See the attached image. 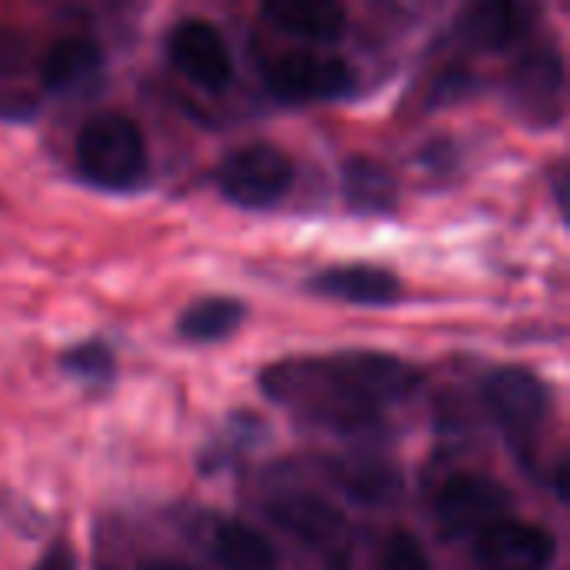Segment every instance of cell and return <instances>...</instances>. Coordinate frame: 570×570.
<instances>
[{
    "instance_id": "11",
    "label": "cell",
    "mask_w": 570,
    "mask_h": 570,
    "mask_svg": "<svg viewBox=\"0 0 570 570\" xmlns=\"http://www.w3.org/2000/svg\"><path fill=\"white\" fill-rule=\"evenodd\" d=\"M307 291L314 297H331L357 307H387L404 297V284L394 271L377 264H341L324 267L307 281Z\"/></svg>"
},
{
    "instance_id": "17",
    "label": "cell",
    "mask_w": 570,
    "mask_h": 570,
    "mask_svg": "<svg viewBox=\"0 0 570 570\" xmlns=\"http://www.w3.org/2000/svg\"><path fill=\"white\" fill-rule=\"evenodd\" d=\"M247 317L244 301L237 297H200L177 317V334L190 344L227 341Z\"/></svg>"
},
{
    "instance_id": "1",
    "label": "cell",
    "mask_w": 570,
    "mask_h": 570,
    "mask_svg": "<svg viewBox=\"0 0 570 570\" xmlns=\"http://www.w3.org/2000/svg\"><path fill=\"white\" fill-rule=\"evenodd\" d=\"M417 384V367L381 351L287 357L261 371V387L274 404L324 431L371 428L387 404L411 397Z\"/></svg>"
},
{
    "instance_id": "8",
    "label": "cell",
    "mask_w": 570,
    "mask_h": 570,
    "mask_svg": "<svg viewBox=\"0 0 570 570\" xmlns=\"http://www.w3.org/2000/svg\"><path fill=\"white\" fill-rule=\"evenodd\" d=\"M167 57L174 70L200 90H224L234 77L230 47L207 17H184L174 23L167 37Z\"/></svg>"
},
{
    "instance_id": "3",
    "label": "cell",
    "mask_w": 570,
    "mask_h": 570,
    "mask_svg": "<svg viewBox=\"0 0 570 570\" xmlns=\"http://www.w3.org/2000/svg\"><path fill=\"white\" fill-rule=\"evenodd\" d=\"M294 160L287 150H281L277 144H244L237 150H230L220 167H217V187L220 194L247 210H267L274 204H281L291 187H294Z\"/></svg>"
},
{
    "instance_id": "13",
    "label": "cell",
    "mask_w": 570,
    "mask_h": 570,
    "mask_svg": "<svg viewBox=\"0 0 570 570\" xmlns=\"http://www.w3.org/2000/svg\"><path fill=\"white\" fill-rule=\"evenodd\" d=\"M104 67V50L94 37L70 33L53 40L40 57V83L53 94H73L90 87Z\"/></svg>"
},
{
    "instance_id": "12",
    "label": "cell",
    "mask_w": 570,
    "mask_h": 570,
    "mask_svg": "<svg viewBox=\"0 0 570 570\" xmlns=\"http://www.w3.org/2000/svg\"><path fill=\"white\" fill-rule=\"evenodd\" d=\"M538 10L528 3H474L458 17V37L481 50H504L528 37Z\"/></svg>"
},
{
    "instance_id": "19",
    "label": "cell",
    "mask_w": 570,
    "mask_h": 570,
    "mask_svg": "<svg viewBox=\"0 0 570 570\" xmlns=\"http://www.w3.org/2000/svg\"><path fill=\"white\" fill-rule=\"evenodd\" d=\"M60 367L77 381L110 384L117 374V357L104 341H83V344H73L70 351L60 354Z\"/></svg>"
},
{
    "instance_id": "18",
    "label": "cell",
    "mask_w": 570,
    "mask_h": 570,
    "mask_svg": "<svg viewBox=\"0 0 570 570\" xmlns=\"http://www.w3.org/2000/svg\"><path fill=\"white\" fill-rule=\"evenodd\" d=\"M331 471H334L337 488L357 504L384 508V504L397 501V494H401V474L384 461H357L354 458V461L334 464Z\"/></svg>"
},
{
    "instance_id": "14",
    "label": "cell",
    "mask_w": 570,
    "mask_h": 570,
    "mask_svg": "<svg viewBox=\"0 0 570 570\" xmlns=\"http://www.w3.org/2000/svg\"><path fill=\"white\" fill-rule=\"evenodd\" d=\"M207 551L224 570H277L281 558L277 548L250 528L247 521L237 518H214L207 528Z\"/></svg>"
},
{
    "instance_id": "16",
    "label": "cell",
    "mask_w": 570,
    "mask_h": 570,
    "mask_svg": "<svg viewBox=\"0 0 570 570\" xmlns=\"http://www.w3.org/2000/svg\"><path fill=\"white\" fill-rule=\"evenodd\" d=\"M344 200L357 214H391L397 207V177L374 157H351L344 164Z\"/></svg>"
},
{
    "instance_id": "7",
    "label": "cell",
    "mask_w": 570,
    "mask_h": 570,
    "mask_svg": "<svg viewBox=\"0 0 570 570\" xmlns=\"http://www.w3.org/2000/svg\"><path fill=\"white\" fill-rule=\"evenodd\" d=\"M511 110L534 124L551 127L564 117V60L558 50H528L504 80Z\"/></svg>"
},
{
    "instance_id": "15",
    "label": "cell",
    "mask_w": 570,
    "mask_h": 570,
    "mask_svg": "<svg viewBox=\"0 0 570 570\" xmlns=\"http://www.w3.org/2000/svg\"><path fill=\"white\" fill-rule=\"evenodd\" d=\"M264 17L277 30L317 43H331L344 37L347 27V10L331 0H271L264 3Z\"/></svg>"
},
{
    "instance_id": "4",
    "label": "cell",
    "mask_w": 570,
    "mask_h": 570,
    "mask_svg": "<svg viewBox=\"0 0 570 570\" xmlns=\"http://www.w3.org/2000/svg\"><path fill=\"white\" fill-rule=\"evenodd\" d=\"M264 80L287 104H317V100H337L351 94L357 83V73L337 53L291 50L267 63Z\"/></svg>"
},
{
    "instance_id": "6",
    "label": "cell",
    "mask_w": 570,
    "mask_h": 570,
    "mask_svg": "<svg viewBox=\"0 0 570 570\" xmlns=\"http://www.w3.org/2000/svg\"><path fill=\"white\" fill-rule=\"evenodd\" d=\"M511 491L488 474H458L434 498V524L448 541L478 538L494 521L508 518Z\"/></svg>"
},
{
    "instance_id": "5",
    "label": "cell",
    "mask_w": 570,
    "mask_h": 570,
    "mask_svg": "<svg viewBox=\"0 0 570 570\" xmlns=\"http://www.w3.org/2000/svg\"><path fill=\"white\" fill-rule=\"evenodd\" d=\"M484 404L514 451H528L548 417V387L528 367H498L484 377Z\"/></svg>"
},
{
    "instance_id": "20",
    "label": "cell",
    "mask_w": 570,
    "mask_h": 570,
    "mask_svg": "<svg viewBox=\"0 0 570 570\" xmlns=\"http://www.w3.org/2000/svg\"><path fill=\"white\" fill-rule=\"evenodd\" d=\"M384 570H434L417 534L397 528L384 544Z\"/></svg>"
},
{
    "instance_id": "22",
    "label": "cell",
    "mask_w": 570,
    "mask_h": 570,
    "mask_svg": "<svg viewBox=\"0 0 570 570\" xmlns=\"http://www.w3.org/2000/svg\"><path fill=\"white\" fill-rule=\"evenodd\" d=\"M140 570H200V568H194V564H187V561H177V558H154V561H147Z\"/></svg>"
},
{
    "instance_id": "9",
    "label": "cell",
    "mask_w": 570,
    "mask_h": 570,
    "mask_svg": "<svg viewBox=\"0 0 570 570\" xmlns=\"http://www.w3.org/2000/svg\"><path fill=\"white\" fill-rule=\"evenodd\" d=\"M474 554L484 570H548L558 558V538L544 524L508 514L478 534Z\"/></svg>"
},
{
    "instance_id": "2",
    "label": "cell",
    "mask_w": 570,
    "mask_h": 570,
    "mask_svg": "<svg viewBox=\"0 0 570 570\" xmlns=\"http://www.w3.org/2000/svg\"><path fill=\"white\" fill-rule=\"evenodd\" d=\"M77 167L104 190H130L147 177L144 127L117 110L94 114L77 134Z\"/></svg>"
},
{
    "instance_id": "10",
    "label": "cell",
    "mask_w": 570,
    "mask_h": 570,
    "mask_svg": "<svg viewBox=\"0 0 570 570\" xmlns=\"http://www.w3.org/2000/svg\"><path fill=\"white\" fill-rule=\"evenodd\" d=\"M267 518L277 528H284L291 538H297L307 548L331 554V558H341L351 541L344 514L314 491H284V494L271 498Z\"/></svg>"
},
{
    "instance_id": "21",
    "label": "cell",
    "mask_w": 570,
    "mask_h": 570,
    "mask_svg": "<svg viewBox=\"0 0 570 570\" xmlns=\"http://www.w3.org/2000/svg\"><path fill=\"white\" fill-rule=\"evenodd\" d=\"M33 570H77V564H73V551H70L67 538H57V541L40 554V561L33 564Z\"/></svg>"
}]
</instances>
